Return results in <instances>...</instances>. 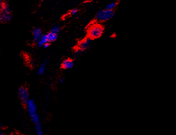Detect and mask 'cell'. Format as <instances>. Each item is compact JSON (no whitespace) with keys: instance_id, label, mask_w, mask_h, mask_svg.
<instances>
[{"instance_id":"obj_7","label":"cell","mask_w":176,"mask_h":135,"mask_svg":"<svg viewBox=\"0 0 176 135\" xmlns=\"http://www.w3.org/2000/svg\"><path fill=\"white\" fill-rule=\"evenodd\" d=\"M33 34L34 40L35 42H38L40 40V39L41 38V37L43 35L42 30L39 28L34 29L33 32Z\"/></svg>"},{"instance_id":"obj_6","label":"cell","mask_w":176,"mask_h":135,"mask_svg":"<svg viewBox=\"0 0 176 135\" xmlns=\"http://www.w3.org/2000/svg\"><path fill=\"white\" fill-rule=\"evenodd\" d=\"M92 44L91 38H86L82 40L79 44V48L83 51L89 48Z\"/></svg>"},{"instance_id":"obj_14","label":"cell","mask_w":176,"mask_h":135,"mask_svg":"<svg viewBox=\"0 0 176 135\" xmlns=\"http://www.w3.org/2000/svg\"><path fill=\"white\" fill-rule=\"evenodd\" d=\"M83 52V51L82 50H81V49H80L79 48H78V49L76 50V52H75V55H77V56H79V55H81V53H82Z\"/></svg>"},{"instance_id":"obj_20","label":"cell","mask_w":176,"mask_h":135,"mask_svg":"<svg viewBox=\"0 0 176 135\" xmlns=\"http://www.w3.org/2000/svg\"><path fill=\"white\" fill-rule=\"evenodd\" d=\"M3 133H1V132H0V135H3Z\"/></svg>"},{"instance_id":"obj_16","label":"cell","mask_w":176,"mask_h":135,"mask_svg":"<svg viewBox=\"0 0 176 135\" xmlns=\"http://www.w3.org/2000/svg\"><path fill=\"white\" fill-rule=\"evenodd\" d=\"M49 42H48V43L44 44V45H43V47H44V48H47L49 47Z\"/></svg>"},{"instance_id":"obj_19","label":"cell","mask_w":176,"mask_h":135,"mask_svg":"<svg viewBox=\"0 0 176 135\" xmlns=\"http://www.w3.org/2000/svg\"><path fill=\"white\" fill-rule=\"evenodd\" d=\"M2 4H3V3H2V2H1V1H0V7H1V6Z\"/></svg>"},{"instance_id":"obj_1","label":"cell","mask_w":176,"mask_h":135,"mask_svg":"<svg viewBox=\"0 0 176 135\" xmlns=\"http://www.w3.org/2000/svg\"><path fill=\"white\" fill-rule=\"evenodd\" d=\"M26 104H27V108L29 115L33 122L35 124L37 133L38 135H42V126L40 123L39 115L37 113V109L35 103L34 102V100H29Z\"/></svg>"},{"instance_id":"obj_4","label":"cell","mask_w":176,"mask_h":135,"mask_svg":"<svg viewBox=\"0 0 176 135\" xmlns=\"http://www.w3.org/2000/svg\"><path fill=\"white\" fill-rule=\"evenodd\" d=\"M114 16L113 10L105 9L101 10L96 15V19L99 22H106L109 20Z\"/></svg>"},{"instance_id":"obj_5","label":"cell","mask_w":176,"mask_h":135,"mask_svg":"<svg viewBox=\"0 0 176 135\" xmlns=\"http://www.w3.org/2000/svg\"><path fill=\"white\" fill-rule=\"evenodd\" d=\"M18 95L22 103L26 104L30 100L29 93L25 87H20L18 90Z\"/></svg>"},{"instance_id":"obj_17","label":"cell","mask_w":176,"mask_h":135,"mask_svg":"<svg viewBox=\"0 0 176 135\" xmlns=\"http://www.w3.org/2000/svg\"><path fill=\"white\" fill-rule=\"evenodd\" d=\"M64 79L63 78H60V80H59V82H60V84H63V83L64 82Z\"/></svg>"},{"instance_id":"obj_12","label":"cell","mask_w":176,"mask_h":135,"mask_svg":"<svg viewBox=\"0 0 176 135\" xmlns=\"http://www.w3.org/2000/svg\"><path fill=\"white\" fill-rule=\"evenodd\" d=\"M115 7H116V3L114 2H112L107 5V6L106 7V9L109 10H113L115 8Z\"/></svg>"},{"instance_id":"obj_8","label":"cell","mask_w":176,"mask_h":135,"mask_svg":"<svg viewBox=\"0 0 176 135\" xmlns=\"http://www.w3.org/2000/svg\"><path fill=\"white\" fill-rule=\"evenodd\" d=\"M74 64V63L73 60H72L71 59H67L63 61V62L62 63V67L63 69L68 70V69H70L72 68Z\"/></svg>"},{"instance_id":"obj_11","label":"cell","mask_w":176,"mask_h":135,"mask_svg":"<svg viewBox=\"0 0 176 135\" xmlns=\"http://www.w3.org/2000/svg\"><path fill=\"white\" fill-rule=\"evenodd\" d=\"M45 69H46V63H45V62H44L42 64H41L39 67L38 70V74L40 75H42L45 73Z\"/></svg>"},{"instance_id":"obj_15","label":"cell","mask_w":176,"mask_h":135,"mask_svg":"<svg viewBox=\"0 0 176 135\" xmlns=\"http://www.w3.org/2000/svg\"><path fill=\"white\" fill-rule=\"evenodd\" d=\"M77 13H78V10H77V9H76V8L73 9V10L71 11V14L72 15H76Z\"/></svg>"},{"instance_id":"obj_10","label":"cell","mask_w":176,"mask_h":135,"mask_svg":"<svg viewBox=\"0 0 176 135\" xmlns=\"http://www.w3.org/2000/svg\"><path fill=\"white\" fill-rule=\"evenodd\" d=\"M37 42L39 46H43L44 44L49 42L46 35H43Z\"/></svg>"},{"instance_id":"obj_2","label":"cell","mask_w":176,"mask_h":135,"mask_svg":"<svg viewBox=\"0 0 176 135\" xmlns=\"http://www.w3.org/2000/svg\"><path fill=\"white\" fill-rule=\"evenodd\" d=\"M11 17V7L7 3H3L0 7V21L2 22H9Z\"/></svg>"},{"instance_id":"obj_3","label":"cell","mask_w":176,"mask_h":135,"mask_svg":"<svg viewBox=\"0 0 176 135\" xmlns=\"http://www.w3.org/2000/svg\"><path fill=\"white\" fill-rule=\"evenodd\" d=\"M103 33V28L102 25L94 23L90 26L88 29V35L91 39H95L100 37Z\"/></svg>"},{"instance_id":"obj_18","label":"cell","mask_w":176,"mask_h":135,"mask_svg":"<svg viewBox=\"0 0 176 135\" xmlns=\"http://www.w3.org/2000/svg\"><path fill=\"white\" fill-rule=\"evenodd\" d=\"M3 125H2L1 123H0V129L3 128Z\"/></svg>"},{"instance_id":"obj_9","label":"cell","mask_w":176,"mask_h":135,"mask_svg":"<svg viewBox=\"0 0 176 135\" xmlns=\"http://www.w3.org/2000/svg\"><path fill=\"white\" fill-rule=\"evenodd\" d=\"M46 36H47L49 42H52L55 41L57 39V34L50 31L48 34H46Z\"/></svg>"},{"instance_id":"obj_13","label":"cell","mask_w":176,"mask_h":135,"mask_svg":"<svg viewBox=\"0 0 176 135\" xmlns=\"http://www.w3.org/2000/svg\"><path fill=\"white\" fill-rule=\"evenodd\" d=\"M60 30V27L59 26H57V25H55L54 26L52 27V28L51 29V31H53L54 33H58Z\"/></svg>"}]
</instances>
